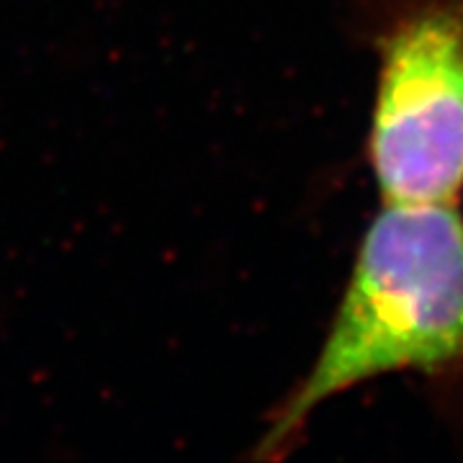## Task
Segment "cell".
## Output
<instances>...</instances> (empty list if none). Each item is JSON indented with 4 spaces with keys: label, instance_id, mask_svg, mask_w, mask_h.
Wrapping results in <instances>:
<instances>
[{
    "label": "cell",
    "instance_id": "1",
    "mask_svg": "<svg viewBox=\"0 0 463 463\" xmlns=\"http://www.w3.org/2000/svg\"><path fill=\"white\" fill-rule=\"evenodd\" d=\"M383 376H414L440 410L453 417L463 410L458 203L381 201L315 364L268 412L250 458H286L325 402Z\"/></svg>",
    "mask_w": 463,
    "mask_h": 463
},
{
    "label": "cell",
    "instance_id": "2",
    "mask_svg": "<svg viewBox=\"0 0 463 463\" xmlns=\"http://www.w3.org/2000/svg\"><path fill=\"white\" fill-rule=\"evenodd\" d=\"M376 54L365 163L381 201L463 196V0H358Z\"/></svg>",
    "mask_w": 463,
    "mask_h": 463
}]
</instances>
